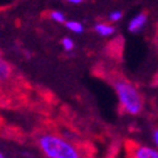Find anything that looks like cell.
<instances>
[{
	"label": "cell",
	"instance_id": "1",
	"mask_svg": "<svg viewBox=\"0 0 158 158\" xmlns=\"http://www.w3.org/2000/svg\"><path fill=\"white\" fill-rule=\"evenodd\" d=\"M37 143L46 158H82L80 149L75 144L53 134H44Z\"/></svg>",
	"mask_w": 158,
	"mask_h": 158
},
{
	"label": "cell",
	"instance_id": "2",
	"mask_svg": "<svg viewBox=\"0 0 158 158\" xmlns=\"http://www.w3.org/2000/svg\"><path fill=\"white\" fill-rule=\"evenodd\" d=\"M114 90L117 93L120 104L125 109L126 113L129 114H139L143 108V99H141L140 93L130 81L118 78L113 82Z\"/></svg>",
	"mask_w": 158,
	"mask_h": 158
},
{
	"label": "cell",
	"instance_id": "3",
	"mask_svg": "<svg viewBox=\"0 0 158 158\" xmlns=\"http://www.w3.org/2000/svg\"><path fill=\"white\" fill-rule=\"evenodd\" d=\"M147 19H148V15L145 13H139L136 14L135 17H134L130 23H129V31L132 34H135V32H139V31L143 30V27L147 25Z\"/></svg>",
	"mask_w": 158,
	"mask_h": 158
},
{
	"label": "cell",
	"instance_id": "4",
	"mask_svg": "<svg viewBox=\"0 0 158 158\" xmlns=\"http://www.w3.org/2000/svg\"><path fill=\"white\" fill-rule=\"evenodd\" d=\"M134 158H158V151L152 147L139 145L134 149Z\"/></svg>",
	"mask_w": 158,
	"mask_h": 158
},
{
	"label": "cell",
	"instance_id": "5",
	"mask_svg": "<svg viewBox=\"0 0 158 158\" xmlns=\"http://www.w3.org/2000/svg\"><path fill=\"white\" fill-rule=\"evenodd\" d=\"M94 30L100 36H110L112 34H114V27H112L110 25H107V23H97L94 26Z\"/></svg>",
	"mask_w": 158,
	"mask_h": 158
},
{
	"label": "cell",
	"instance_id": "6",
	"mask_svg": "<svg viewBox=\"0 0 158 158\" xmlns=\"http://www.w3.org/2000/svg\"><path fill=\"white\" fill-rule=\"evenodd\" d=\"M12 68L9 66V63L4 60L3 58H0V81H5L10 77Z\"/></svg>",
	"mask_w": 158,
	"mask_h": 158
},
{
	"label": "cell",
	"instance_id": "7",
	"mask_svg": "<svg viewBox=\"0 0 158 158\" xmlns=\"http://www.w3.org/2000/svg\"><path fill=\"white\" fill-rule=\"evenodd\" d=\"M66 27H67L69 31L75 32V34H81V32H84V26H82V23L77 22V21H67V22H66Z\"/></svg>",
	"mask_w": 158,
	"mask_h": 158
},
{
	"label": "cell",
	"instance_id": "8",
	"mask_svg": "<svg viewBox=\"0 0 158 158\" xmlns=\"http://www.w3.org/2000/svg\"><path fill=\"white\" fill-rule=\"evenodd\" d=\"M50 18L55 22H58V23H66V17H64V14H63L62 12H58V10H55V12H52L50 13Z\"/></svg>",
	"mask_w": 158,
	"mask_h": 158
},
{
	"label": "cell",
	"instance_id": "9",
	"mask_svg": "<svg viewBox=\"0 0 158 158\" xmlns=\"http://www.w3.org/2000/svg\"><path fill=\"white\" fill-rule=\"evenodd\" d=\"M62 46H63V49H64L66 52H71L73 48H75V43L72 39H69V37H64L62 40Z\"/></svg>",
	"mask_w": 158,
	"mask_h": 158
},
{
	"label": "cell",
	"instance_id": "10",
	"mask_svg": "<svg viewBox=\"0 0 158 158\" xmlns=\"http://www.w3.org/2000/svg\"><path fill=\"white\" fill-rule=\"evenodd\" d=\"M121 18H122V12H120V10H114V12H112L109 14V19L112 22H117Z\"/></svg>",
	"mask_w": 158,
	"mask_h": 158
},
{
	"label": "cell",
	"instance_id": "11",
	"mask_svg": "<svg viewBox=\"0 0 158 158\" xmlns=\"http://www.w3.org/2000/svg\"><path fill=\"white\" fill-rule=\"evenodd\" d=\"M152 138H153V143H154V144H156V147L158 148V129H156V130L153 131Z\"/></svg>",
	"mask_w": 158,
	"mask_h": 158
},
{
	"label": "cell",
	"instance_id": "12",
	"mask_svg": "<svg viewBox=\"0 0 158 158\" xmlns=\"http://www.w3.org/2000/svg\"><path fill=\"white\" fill-rule=\"evenodd\" d=\"M68 3H71V4H75V5H77V4H81L82 3V0H67Z\"/></svg>",
	"mask_w": 158,
	"mask_h": 158
},
{
	"label": "cell",
	"instance_id": "13",
	"mask_svg": "<svg viewBox=\"0 0 158 158\" xmlns=\"http://www.w3.org/2000/svg\"><path fill=\"white\" fill-rule=\"evenodd\" d=\"M0 158H5V157H4V154H3L2 152H0Z\"/></svg>",
	"mask_w": 158,
	"mask_h": 158
}]
</instances>
